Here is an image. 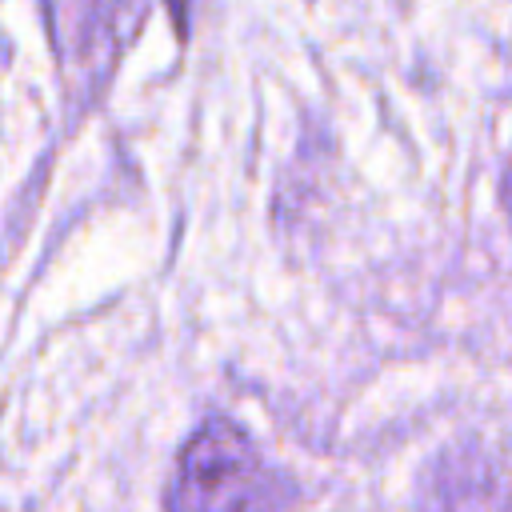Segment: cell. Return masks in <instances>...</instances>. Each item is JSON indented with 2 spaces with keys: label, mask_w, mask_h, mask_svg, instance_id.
Listing matches in <instances>:
<instances>
[{
  "label": "cell",
  "mask_w": 512,
  "mask_h": 512,
  "mask_svg": "<svg viewBox=\"0 0 512 512\" xmlns=\"http://www.w3.org/2000/svg\"><path fill=\"white\" fill-rule=\"evenodd\" d=\"M288 488L264 460L256 440L224 420H204L180 460L168 488V512H284Z\"/></svg>",
  "instance_id": "1"
},
{
  "label": "cell",
  "mask_w": 512,
  "mask_h": 512,
  "mask_svg": "<svg viewBox=\"0 0 512 512\" xmlns=\"http://www.w3.org/2000/svg\"><path fill=\"white\" fill-rule=\"evenodd\" d=\"M504 204H508V216H512V164H508V176H504Z\"/></svg>",
  "instance_id": "2"
}]
</instances>
